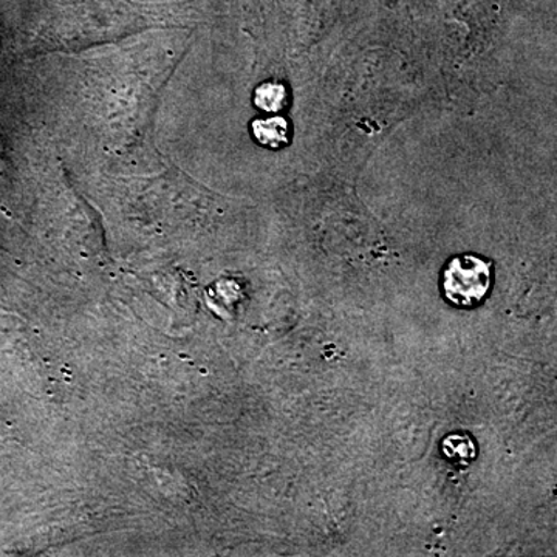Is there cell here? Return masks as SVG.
Listing matches in <instances>:
<instances>
[{"label":"cell","instance_id":"5","mask_svg":"<svg viewBox=\"0 0 557 557\" xmlns=\"http://www.w3.org/2000/svg\"><path fill=\"white\" fill-rule=\"evenodd\" d=\"M443 453L454 461H469L475 457V445L463 434H454L443 442Z\"/></svg>","mask_w":557,"mask_h":557},{"label":"cell","instance_id":"2","mask_svg":"<svg viewBox=\"0 0 557 557\" xmlns=\"http://www.w3.org/2000/svg\"><path fill=\"white\" fill-rule=\"evenodd\" d=\"M493 265L474 255L450 259L443 271V295L450 306L474 309L490 295Z\"/></svg>","mask_w":557,"mask_h":557},{"label":"cell","instance_id":"4","mask_svg":"<svg viewBox=\"0 0 557 557\" xmlns=\"http://www.w3.org/2000/svg\"><path fill=\"white\" fill-rule=\"evenodd\" d=\"M252 100L262 112L281 113L288 106V90L277 81H267L255 90Z\"/></svg>","mask_w":557,"mask_h":557},{"label":"cell","instance_id":"1","mask_svg":"<svg viewBox=\"0 0 557 557\" xmlns=\"http://www.w3.org/2000/svg\"><path fill=\"white\" fill-rule=\"evenodd\" d=\"M28 14L50 50L79 49L153 25L178 24L180 5L132 0H28Z\"/></svg>","mask_w":557,"mask_h":557},{"label":"cell","instance_id":"3","mask_svg":"<svg viewBox=\"0 0 557 557\" xmlns=\"http://www.w3.org/2000/svg\"><path fill=\"white\" fill-rule=\"evenodd\" d=\"M251 132L263 148L282 149L289 143V123L281 115L252 121Z\"/></svg>","mask_w":557,"mask_h":557}]
</instances>
